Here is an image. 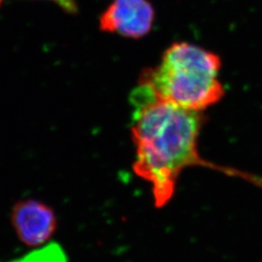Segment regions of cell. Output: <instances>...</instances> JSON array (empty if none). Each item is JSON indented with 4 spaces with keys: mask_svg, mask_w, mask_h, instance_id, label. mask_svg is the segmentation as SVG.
<instances>
[{
    "mask_svg": "<svg viewBox=\"0 0 262 262\" xmlns=\"http://www.w3.org/2000/svg\"><path fill=\"white\" fill-rule=\"evenodd\" d=\"M130 102L131 132L136 149L133 169L151 185L156 206L168 203L180 174L192 166L216 170L262 187V177L217 165L200 156L198 138L206 122L203 113L159 99L148 84L140 82L131 94Z\"/></svg>",
    "mask_w": 262,
    "mask_h": 262,
    "instance_id": "obj_1",
    "label": "cell"
},
{
    "mask_svg": "<svg viewBox=\"0 0 262 262\" xmlns=\"http://www.w3.org/2000/svg\"><path fill=\"white\" fill-rule=\"evenodd\" d=\"M221 67L217 55L194 44L179 42L164 52L159 66L141 74L139 82L148 84L159 99L203 112L225 95L219 80Z\"/></svg>",
    "mask_w": 262,
    "mask_h": 262,
    "instance_id": "obj_2",
    "label": "cell"
},
{
    "mask_svg": "<svg viewBox=\"0 0 262 262\" xmlns=\"http://www.w3.org/2000/svg\"><path fill=\"white\" fill-rule=\"evenodd\" d=\"M155 9L149 0H114L99 19L100 29L128 38L143 37L154 26Z\"/></svg>",
    "mask_w": 262,
    "mask_h": 262,
    "instance_id": "obj_3",
    "label": "cell"
},
{
    "mask_svg": "<svg viewBox=\"0 0 262 262\" xmlns=\"http://www.w3.org/2000/svg\"><path fill=\"white\" fill-rule=\"evenodd\" d=\"M11 222L19 241L31 248L44 247L57 228L53 209L35 199L18 202L13 208Z\"/></svg>",
    "mask_w": 262,
    "mask_h": 262,
    "instance_id": "obj_4",
    "label": "cell"
},
{
    "mask_svg": "<svg viewBox=\"0 0 262 262\" xmlns=\"http://www.w3.org/2000/svg\"><path fill=\"white\" fill-rule=\"evenodd\" d=\"M14 262H67V259L58 245L49 244Z\"/></svg>",
    "mask_w": 262,
    "mask_h": 262,
    "instance_id": "obj_5",
    "label": "cell"
},
{
    "mask_svg": "<svg viewBox=\"0 0 262 262\" xmlns=\"http://www.w3.org/2000/svg\"><path fill=\"white\" fill-rule=\"evenodd\" d=\"M3 1L4 0H0V5L2 4ZM49 1L55 2L61 9L64 10L69 14H75L78 10L76 0H49Z\"/></svg>",
    "mask_w": 262,
    "mask_h": 262,
    "instance_id": "obj_6",
    "label": "cell"
}]
</instances>
